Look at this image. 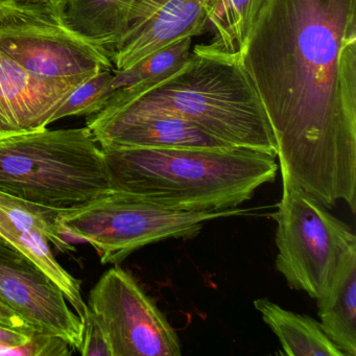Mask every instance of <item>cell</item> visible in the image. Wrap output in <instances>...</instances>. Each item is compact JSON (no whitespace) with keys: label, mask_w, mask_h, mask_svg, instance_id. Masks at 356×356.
<instances>
[{"label":"cell","mask_w":356,"mask_h":356,"mask_svg":"<svg viewBox=\"0 0 356 356\" xmlns=\"http://www.w3.org/2000/svg\"><path fill=\"white\" fill-rule=\"evenodd\" d=\"M281 172L356 210V0H266L243 58Z\"/></svg>","instance_id":"6da1fadb"},{"label":"cell","mask_w":356,"mask_h":356,"mask_svg":"<svg viewBox=\"0 0 356 356\" xmlns=\"http://www.w3.org/2000/svg\"><path fill=\"white\" fill-rule=\"evenodd\" d=\"M103 152L109 189L179 211L239 207L279 168L275 156L243 147Z\"/></svg>","instance_id":"7a4b0ae2"},{"label":"cell","mask_w":356,"mask_h":356,"mask_svg":"<svg viewBox=\"0 0 356 356\" xmlns=\"http://www.w3.org/2000/svg\"><path fill=\"white\" fill-rule=\"evenodd\" d=\"M105 109L170 114L231 147L264 152L277 158L272 127L243 62L210 55L199 47L176 74Z\"/></svg>","instance_id":"3957f363"},{"label":"cell","mask_w":356,"mask_h":356,"mask_svg":"<svg viewBox=\"0 0 356 356\" xmlns=\"http://www.w3.org/2000/svg\"><path fill=\"white\" fill-rule=\"evenodd\" d=\"M109 189L103 149L87 127L0 140V191L51 209L81 207Z\"/></svg>","instance_id":"277c9868"},{"label":"cell","mask_w":356,"mask_h":356,"mask_svg":"<svg viewBox=\"0 0 356 356\" xmlns=\"http://www.w3.org/2000/svg\"><path fill=\"white\" fill-rule=\"evenodd\" d=\"M249 208L222 211H179L108 189L81 207L61 210L58 226L66 238L87 243L103 264H118L145 245L191 239L212 220L249 216Z\"/></svg>","instance_id":"5b68a950"},{"label":"cell","mask_w":356,"mask_h":356,"mask_svg":"<svg viewBox=\"0 0 356 356\" xmlns=\"http://www.w3.org/2000/svg\"><path fill=\"white\" fill-rule=\"evenodd\" d=\"M281 176L282 197L272 216L277 222L275 266L291 289L318 299L341 258L356 245L355 234L287 175Z\"/></svg>","instance_id":"8992f818"},{"label":"cell","mask_w":356,"mask_h":356,"mask_svg":"<svg viewBox=\"0 0 356 356\" xmlns=\"http://www.w3.org/2000/svg\"><path fill=\"white\" fill-rule=\"evenodd\" d=\"M0 49L31 74L85 81L113 70L111 58L68 28L54 0L0 3Z\"/></svg>","instance_id":"52a82bcc"},{"label":"cell","mask_w":356,"mask_h":356,"mask_svg":"<svg viewBox=\"0 0 356 356\" xmlns=\"http://www.w3.org/2000/svg\"><path fill=\"white\" fill-rule=\"evenodd\" d=\"M87 308L111 356H180V339L131 273L112 266L91 289Z\"/></svg>","instance_id":"ba28073f"},{"label":"cell","mask_w":356,"mask_h":356,"mask_svg":"<svg viewBox=\"0 0 356 356\" xmlns=\"http://www.w3.org/2000/svg\"><path fill=\"white\" fill-rule=\"evenodd\" d=\"M0 300L19 312L36 332L55 335L76 351L83 321L59 286L35 262L0 238Z\"/></svg>","instance_id":"9c48e42d"},{"label":"cell","mask_w":356,"mask_h":356,"mask_svg":"<svg viewBox=\"0 0 356 356\" xmlns=\"http://www.w3.org/2000/svg\"><path fill=\"white\" fill-rule=\"evenodd\" d=\"M61 210L41 207L0 191V238L13 245L37 264L58 285L74 312L84 321L87 303L81 281L56 259L51 245L62 253L74 251L57 216Z\"/></svg>","instance_id":"30bf717a"},{"label":"cell","mask_w":356,"mask_h":356,"mask_svg":"<svg viewBox=\"0 0 356 356\" xmlns=\"http://www.w3.org/2000/svg\"><path fill=\"white\" fill-rule=\"evenodd\" d=\"M87 128L103 149L231 147L195 124L170 114L104 109L87 118Z\"/></svg>","instance_id":"8fae6325"},{"label":"cell","mask_w":356,"mask_h":356,"mask_svg":"<svg viewBox=\"0 0 356 356\" xmlns=\"http://www.w3.org/2000/svg\"><path fill=\"white\" fill-rule=\"evenodd\" d=\"M83 82L41 78L0 49V140L47 129L54 114Z\"/></svg>","instance_id":"7c38bea8"},{"label":"cell","mask_w":356,"mask_h":356,"mask_svg":"<svg viewBox=\"0 0 356 356\" xmlns=\"http://www.w3.org/2000/svg\"><path fill=\"white\" fill-rule=\"evenodd\" d=\"M211 0H168L140 24L127 31L111 57L115 70L132 67L141 60L208 26Z\"/></svg>","instance_id":"4fadbf2b"},{"label":"cell","mask_w":356,"mask_h":356,"mask_svg":"<svg viewBox=\"0 0 356 356\" xmlns=\"http://www.w3.org/2000/svg\"><path fill=\"white\" fill-rule=\"evenodd\" d=\"M135 0H54L64 24L110 58L126 35Z\"/></svg>","instance_id":"5bb4252c"},{"label":"cell","mask_w":356,"mask_h":356,"mask_svg":"<svg viewBox=\"0 0 356 356\" xmlns=\"http://www.w3.org/2000/svg\"><path fill=\"white\" fill-rule=\"evenodd\" d=\"M316 300L320 325L345 356H356V245L345 254Z\"/></svg>","instance_id":"9a60e30c"},{"label":"cell","mask_w":356,"mask_h":356,"mask_svg":"<svg viewBox=\"0 0 356 356\" xmlns=\"http://www.w3.org/2000/svg\"><path fill=\"white\" fill-rule=\"evenodd\" d=\"M254 306L278 337L281 355L345 356L312 316L285 309L266 298L255 300Z\"/></svg>","instance_id":"2e32d148"},{"label":"cell","mask_w":356,"mask_h":356,"mask_svg":"<svg viewBox=\"0 0 356 356\" xmlns=\"http://www.w3.org/2000/svg\"><path fill=\"white\" fill-rule=\"evenodd\" d=\"M266 0H211L208 26L213 31L209 44L200 49L229 60L241 61L256 18Z\"/></svg>","instance_id":"e0dca14e"},{"label":"cell","mask_w":356,"mask_h":356,"mask_svg":"<svg viewBox=\"0 0 356 356\" xmlns=\"http://www.w3.org/2000/svg\"><path fill=\"white\" fill-rule=\"evenodd\" d=\"M191 44L193 38L182 39L152 54L128 70H113L114 93L108 105L136 97L176 74L188 61Z\"/></svg>","instance_id":"ac0fdd59"},{"label":"cell","mask_w":356,"mask_h":356,"mask_svg":"<svg viewBox=\"0 0 356 356\" xmlns=\"http://www.w3.org/2000/svg\"><path fill=\"white\" fill-rule=\"evenodd\" d=\"M113 70H103L81 83L51 118V122L70 116L95 115L105 109L114 93Z\"/></svg>","instance_id":"d6986e66"},{"label":"cell","mask_w":356,"mask_h":356,"mask_svg":"<svg viewBox=\"0 0 356 356\" xmlns=\"http://www.w3.org/2000/svg\"><path fill=\"white\" fill-rule=\"evenodd\" d=\"M74 351L61 337L34 332L26 343L8 348L3 356H67Z\"/></svg>","instance_id":"ffe728a7"},{"label":"cell","mask_w":356,"mask_h":356,"mask_svg":"<svg viewBox=\"0 0 356 356\" xmlns=\"http://www.w3.org/2000/svg\"><path fill=\"white\" fill-rule=\"evenodd\" d=\"M78 352L84 356H111L104 331L88 308L83 321L82 345Z\"/></svg>","instance_id":"44dd1931"},{"label":"cell","mask_w":356,"mask_h":356,"mask_svg":"<svg viewBox=\"0 0 356 356\" xmlns=\"http://www.w3.org/2000/svg\"><path fill=\"white\" fill-rule=\"evenodd\" d=\"M0 326L24 332H36L26 322V318L20 316L19 312H16L3 300H0Z\"/></svg>","instance_id":"7402d4cb"},{"label":"cell","mask_w":356,"mask_h":356,"mask_svg":"<svg viewBox=\"0 0 356 356\" xmlns=\"http://www.w3.org/2000/svg\"><path fill=\"white\" fill-rule=\"evenodd\" d=\"M168 1V0H135L130 18H129L128 30L147 19L151 14Z\"/></svg>","instance_id":"603a6c76"},{"label":"cell","mask_w":356,"mask_h":356,"mask_svg":"<svg viewBox=\"0 0 356 356\" xmlns=\"http://www.w3.org/2000/svg\"><path fill=\"white\" fill-rule=\"evenodd\" d=\"M33 333L24 332V331L14 330V329L0 326V356L3 355V352L8 348L26 343L32 337Z\"/></svg>","instance_id":"cb8c5ba5"},{"label":"cell","mask_w":356,"mask_h":356,"mask_svg":"<svg viewBox=\"0 0 356 356\" xmlns=\"http://www.w3.org/2000/svg\"><path fill=\"white\" fill-rule=\"evenodd\" d=\"M19 1H24V3H45L49 0H19Z\"/></svg>","instance_id":"d4e9b609"},{"label":"cell","mask_w":356,"mask_h":356,"mask_svg":"<svg viewBox=\"0 0 356 356\" xmlns=\"http://www.w3.org/2000/svg\"><path fill=\"white\" fill-rule=\"evenodd\" d=\"M3 1H6V0H0V3H3Z\"/></svg>","instance_id":"484cf974"}]
</instances>
